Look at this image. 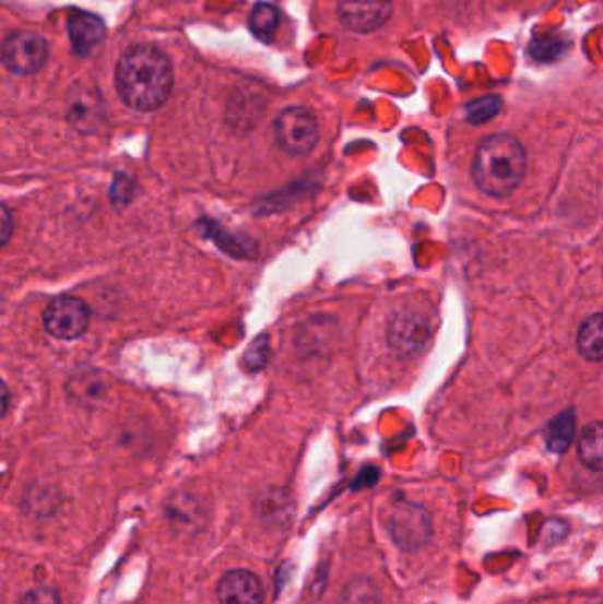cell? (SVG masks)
I'll return each mask as SVG.
<instances>
[{
    "label": "cell",
    "instance_id": "cell-1",
    "mask_svg": "<svg viewBox=\"0 0 603 604\" xmlns=\"http://www.w3.org/2000/svg\"><path fill=\"white\" fill-rule=\"evenodd\" d=\"M173 83L170 60L151 45L130 48L117 64V91L133 110L153 111L162 107L170 96Z\"/></svg>",
    "mask_w": 603,
    "mask_h": 604
},
{
    "label": "cell",
    "instance_id": "cell-2",
    "mask_svg": "<svg viewBox=\"0 0 603 604\" xmlns=\"http://www.w3.org/2000/svg\"><path fill=\"white\" fill-rule=\"evenodd\" d=\"M528 170V154L513 134H490L480 143L471 165V177L482 193L508 199L519 190Z\"/></svg>",
    "mask_w": 603,
    "mask_h": 604
},
{
    "label": "cell",
    "instance_id": "cell-3",
    "mask_svg": "<svg viewBox=\"0 0 603 604\" xmlns=\"http://www.w3.org/2000/svg\"><path fill=\"white\" fill-rule=\"evenodd\" d=\"M319 137V122L307 108H285L274 120V139L288 156H308L317 147Z\"/></svg>",
    "mask_w": 603,
    "mask_h": 604
},
{
    "label": "cell",
    "instance_id": "cell-4",
    "mask_svg": "<svg viewBox=\"0 0 603 604\" xmlns=\"http://www.w3.org/2000/svg\"><path fill=\"white\" fill-rule=\"evenodd\" d=\"M88 320H91V313L87 305L73 296H61L51 300L43 315L47 331L51 336L64 342L82 336L87 331Z\"/></svg>",
    "mask_w": 603,
    "mask_h": 604
},
{
    "label": "cell",
    "instance_id": "cell-5",
    "mask_svg": "<svg viewBox=\"0 0 603 604\" xmlns=\"http://www.w3.org/2000/svg\"><path fill=\"white\" fill-rule=\"evenodd\" d=\"M0 59L11 73H37L48 59L47 39L36 33L11 34L2 45Z\"/></svg>",
    "mask_w": 603,
    "mask_h": 604
},
{
    "label": "cell",
    "instance_id": "cell-6",
    "mask_svg": "<svg viewBox=\"0 0 603 604\" xmlns=\"http://www.w3.org/2000/svg\"><path fill=\"white\" fill-rule=\"evenodd\" d=\"M386 337L400 356H416L430 343V322L416 311H402L391 319Z\"/></svg>",
    "mask_w": 603,
    "mask_h": 604
},
{
    "label": "cell",
    "instance_id": "cell-7",
    "mask_svg": "<svg viewBox=\"0 0 603 604\" xmlns=\"http://www.w3.org/2000/svg\"><path fill=\"white\" fill-rule=\"evenodd\" d=\"M393 0H339L342 24L354 33L368 34L390 20Z\"/></svg>",
    "mask_w": 603,
    "mask_h": 604
},
{
    "label": "cell",
    "instance_id": "cell-8",
    "mask_svg": "<svg viewBox=\"0 0 603 604\" xmlns=\"http://www.w3.org/2000/svg\"><path fill=\"white\" fill-rule=\"evenodd\" d=\"M430 522L427 514L418 508L404 504L394 509L390 518V532L397 545L414 549L422 546L430 537Z\"/></svg>",
    "mask_w": 603,
    "mask_h": 604
},
{
    "label": "cell",
    "instance_id": "cell-9",
    "mask_svg": "<svg viewBox=\"0 0 603 604\" xmlns=\"http://www.w3.org/2000/svg\"><path fill=\"white\" fill-rule=\"evenodd\" d=\"M264 591L253 572L236 569L218 583L220 604H262Z\"/></svg>",
    "mask_w": 603,
    "mask_h": 604
},
{
    "label": "cell",
    "instance_id": "cell-10",
    "mask_svg": "<svg viewBox=\"0 0 603 604\" xmlns=\"http://www.w3.org/2000/svg\"><path fill=\"white\" fill-rule=\"evenodd\" d=\"M68 31H70L71 48L80 57L88 56L105 37L103 20L96 14L84 13V11L71 14Z\"/></svg>",
    "mask_w": 603,
    "mask_h": 604
},
{
    "label": "cell",
    "instance_id": "cell-11",
    "mask_svg": "<svg viewBox=\"0 0 603 604\" xmlns=\"http://www.w3.org/2000/svg\"><path fill=\"white\" fill-rule=\"evenodd\" d=\"M577 351L586 360L599 365L603 359V315L593 313L580 323Z\"/></svg>",
    "mask_w": 603,
    "mask_h": 604
},
{
    "label": "cell",
    "instance_id": "cell-12",
    "mask_svg": "<svg viewBox=\"0 0 603 604\" xmlns=\"http://www.w3.org/2000/svg\"><path fill=\"white\" fill-rule=\"evenodd\" d=\"M576 411L568 408L554 417L545 428V443L554 454H565L576 440Z\"/></svg>",
    "mask_w": 603,
    "mask_h": 604
},
{
    "label": "cell",
    "instance_id": "cell-13",
    "mask_svg": "<svg viewBox=\"0 0 603 604\" xmlns=\"http://www.w3.org/2000/svg\"><path fill=\"white\" fill-rule=\"evenodd\" d=\"M577 452H579L580 462L584 463L590 471H602L603 425L600 421H593L582 428L577 440Z\"/></svg>",
    "mask_w": 603,
    "mask_h": 604
},
{
    "label": "cell",
    "instance_id": "cell-14",
    "mask_svg": "<svg viewBox=\"0 0 603 604\" xmlns=\"http://www.w3.org/2000/svg\"><path fill=\"white\" fill-rule=\"evenodd\" d=\"M257 511L265 522H270V520L273 523L284 522L291 517V500H288L287 494L280 489L265 492L260 495Z\"/></svg>",
    "mask_w": 603,
    "mask_h": 604
},
{
    "label": "cell",
    "instance_id": "cell-15",
    "mask_svg": "<svg viewBox=\"0 0 603 604\" xmlns=\"http://www.w3.org/2000/svg\"><path fill=\"white\" fill-rule=\"evenodd\" d=\"M280 24V13L274 5L259 2L250 14L251 33L262 42H271Z\"/></svg>",
    "mask_w": 603,
    "mask_h": 604
},
{
    "label": "cell",
    "instance_id": "cell-16",
    "mask_svg": "<svg viewBox=\"0 0 603 604\" xmlns=\"http://www.w3.org/2000/svg\"><path fill=\"white\" fill-rule=\"evenodd\" d=\"M340 604H381V595L367 578H356L347 583Z\"/></svg>",
    "mask_w": 603,
    "mask_h": 604
},
{
    "label": "cell",
    "instance_id": "cell-17",
    "mask_svg": "<svg viewBox=\"0 0 603 604\" xmlns=\"http://www.w3.org/2000/svg\"><path fill=\"white\" fill-rule=\"evenodd\" d=\"M503 102L497 96H485L476 102L469 103L465 107V114H468V122L471 125H485L488 120H493L494 117L501 111Z\"/></svg>",
    "mask_w": 603,
    "mask_h": 604
},
{
    "label": "cell",
    "instance_id": "cell-18",
    "mask_svg": "<svg viewBox=\"0 0 603 604\" xmlns=\"http://www.w3.org/2000/svg\"><path fill=\"white\" fill-rule=\"evenodd\" d=\"M271 357L270 334H260L245 352V366L251 374H259L268 366Z\"/></svg>",
    "mask_w": 603,
    "mask_h": 604
},
{
    "label": "cell",
    "instance_id": "cell-19",
    "mask_svg": "<svg viewBox=\"0 0 603 604\" xmlns=\"http://www.w3.org/2000/svg\"><path fill=\"white\" fill-rule=\"evenodd\" d=\"M213 240H216V245L225 249L227 253L233 254V257H248L247 246H243L236 237L230 236L225 230H218L216 234H213Z\"/></svg>",
    "mask_w": 603,
    "mask_h": 604
},
{
    "label": "cell",
    "instance_id": "cell-20",
    "mask_svg": "<svg viewBox=\"0 0 603 604\" xmlns=\"http://www.w3.org/2000/svg\"><path fill=\"white\" fill-rule=\"evenodd\" d=\"M22 604H61V600H59V594L54 589L37 587V589H33L24 595Z\"/></svg>",
    "mask_w": 603,
    "mask_h": 604
},
{
    "label": "cell",
    "instance_id": "cell-21",
    "mask_svg": "<svg viewBox=\"0 0 603 604\" xmlns=\"http://www.w3.org/2000/svg\"><path fill=\"white\" fill-rule=\"evenodd\" d=\"M561 39H542L534 42L533 54L536 59L553 60L561 54Z\"/></svg>",
    "mask_w": 603,
    "mask_h": 604
},
{
    "label": "cell",
    "instance_id": "cell-22",
    "mask_svg": "<svg viewBox=\"0 0 603 604\" xmlns=\"http://www.w3.org/2000/svg\"><path fill=\"white\" fill-rule=\"evenodd\" d=\"M131 193H133V186L126 177H117L111 186V200L114 205H128L131 200Z\"/></svg>",
    "mask_w": 603,
    "mask_h": 604
},
{
    "label": "cell",
    "instance_id": "cell-23",
    "mask_svg": "<svg viewBox=\"0 0 603 604\" xmlns=\"http://www.w3.org/2000/svg\"><path fill=\"white\" fill-rule=\"evenodd\" d=\"M13 236V216L10 209L0 203V248H4Z\"/></svg>",
    "mask_w": 603,
    "mask_h": 604
},
{
    "label": "cell",
    "instance_id": "cell-24",
    "mask_svg": "<svg viewBox=\"0 0 603 604\" xmlns=\"http://www.w3.org/2000/svg\"><path fill=\"white\" fill-rule=\"evenodd\" d=\"M11 403V392L2 380H0V417L8 412Z\"/></svg>",
    "mask_w": 603,
    "mask_h": 604
}]
</instances>
